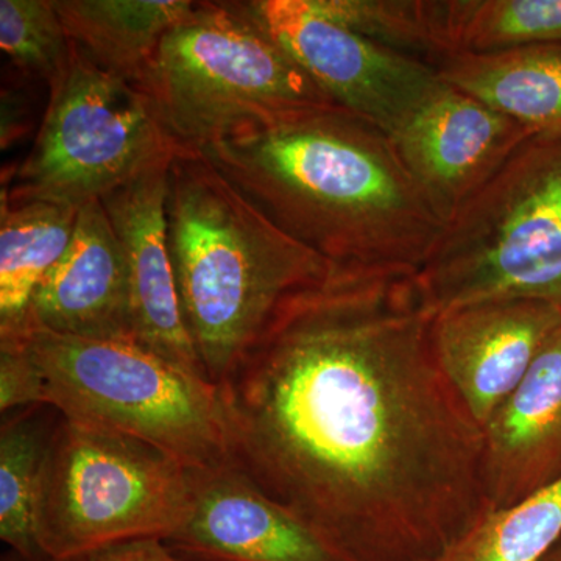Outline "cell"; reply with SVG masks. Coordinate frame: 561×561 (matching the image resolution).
Instances as JSON below:
<instances>
[{"instance_id":"1","label":"cell","mask_w":561,"mask_h":561,"mask_svg":"<svg viewBox=\"0 0 561 561\" xmlns=\"http://www.w3.org/2000/svg\"><path fill=\"white\" fill-rule=\"evenodd\" d=\"M415 273L341 268L220 386L228 454L351 561H431L493 512L483 431Z\"/></svg>"},{"instance_id":"2","label":"cell","mask_w":561,"mask_h":561,"mask_svg":"<svg viewBox=\"0 0 561 561\" xmlns=\"http://www.w3.org/2000/svg\"><path fill=\"white\" fill-rule=\"evenodd\" d=\"M201 153L335 267L416 275L445 230L390 136L341 106L251 128Z\"/></svg>"},{"instance_id":"3","label":"cell","mask_w":561,"mask_h":561,"mask_svg":"<svg viewBox=\"0 0 561 561\" xmlns=\"http://www.w3.org/2000/svg\"><path fill=\"white\" fill-rule=\"evenodd\" d=\"M165 217L181 316L216 389L339 268L280 231L201 151L172 158Z\"/></svg>"},{"instance_id":"4","label":"cell","mask_w":561,"mask_h":561,"mask_svg":"<svg viewBox=\"0 0 561 561\" xmlns=\"http://www.w3.org/2000/svg\"><path fill=\"white\" fill-rule=\"evenodd\" d=\"M136 87L169 138L190 151L337 106L239 2H195Z\"/></svg>"},{"instance_id":"5","label":"cell","mask_w":561,"mask_h":561,"mask_svg":"<svg viewBox=\"0 0 561 561\" xmlns=\"http://www.w3.org/2000/svg\"><path fill=\"white\" fill-rule=\"evenodd\" d=\"M430 311L494 300L561 308V136H531L443 230L415 275Z\"/></svg>"},{"instance_id":"6","label":"cell","mask_w":561,"mask_h":561,"mask_svg":"<svg viewBox=\"0 0 561 561\" xmlns=\"http://www.w3.org/2000/svg\"><path fill=\"white\" fill-rule=\"evenodd\" d=\"M18 339L38 368L43 405L62 419L150 443L187 468L230 460L219 390L138 343L28 327Z\"/></svg>"},{"instance_id":"7","label":"cell","mask_w":561,"mask_h":561,"mask_svg":"<svg viewBox=\"0 0 561 561\" xmlns=\"http://www.w3.org/2000/svg\"><path fill=\"white\" fill-rule=\"evenodd\" d=\"M190 468L150 443L62 419L51 435L36 537L49 561L171 540L190 507Z\"/></svg>"},{"instance_id":"8","label":"cell","mask_w":561,"mask_h":561,"mask_svg":"<svg viewBox=\"0 0 561 561\" xmlns=\"http://www.w3.org/2000/svg\"><path fill=\"white\" fill-rule=\"evenodd\" d=\"M179 150L146 94L72 44L68 73L50 91L35 144L2 195L80 209Z\"/></svg>"},{"instance_id":"9","label":"cell","mask_w":561,"mask_h":561,"mask_svg":"<svg viewBox=\"0 0 561 561\" xmlns=\"http://www.w3.org/2000/svg\"><path fill=\"white\" fill-rule=\"evenodd\" d=\"M261 25L335 105L391 136L443 84L431 62L376 43L330 20L311 0H250Z\"/></svg>"},{"instance_id":"10","label":"cell","mask_w":561,"mask_h":561,"mask_svg":"<svg viewBox=\"0 0 561 561\" xmlns=\"http://www.w3.org/2000/svg\"><path fill=\"white\" fill-rule=\"evenodd\" d=\"M531 136L518 122L443 80L390 139L421 197L446 227Z\"/></svg>"},{"instance_id":"11","label":"cell","mask_w":561,"mask_h":561,"mask_svg":"<svg viewBox=\"0 0 561 561\" xmlns=\"http://www.w3.org/2000/svg\"><path fill=\"white\" fill-rule=\"evenodd\" d=\"M190 507L168 548L190 561H351L231 460L190 468Z\"/></svg>"},{"instance_id":"12","label":"cell","mask_w":561,"mask_h":561,"mask_svg":"<svg viewBox=\"0 0 561 561\" xmlns=\"http://www.w3.org/2000/svg\"><path fill=\"white\" fill-rule=\"evenodd\" d=\"M560 328L561 308L551 302L482 301L437 313L434 341L443 370L483 427Z\"/></svg>"},{"instance_id":"13","label":"cell","mask_w":561,"mask_h":561,"mask_svg":"<svg viewBox=\"0 0 561 561\" xmlns=\"http://www.w3.org/2000/svg\"><path fill=\"white\" fill-rule=\"evenodd\" d=\"M172 158L151 165L101 202L127 256L135 343L209 382L184 327L169 254L165 201Z\"/></svg>"},{"instance_id":"14","label":"cell","mask_w":561,"mask_h":561,"mask_svg":"<svg viewBox=\"0 0 561 561\" xmlns=\"http://www.w3.org/2000/svg\"><path fill=\"white\" fill-rule=\"evenodd\" d=\"M28 327L135 342L127 256L101 201L79 209L68 251L33 291Z\"/></svg>"},{"instance_id":"15","label":"cell","mask_w":561,"mask_h":561,"mask_svg":"<svg viewBox=\"0 0 561 561\" xmlns=\"http://www.w3.org/2000/svg\"><path fill=\"white\" fill-rule=\"evenodd\" d=\"M482 431V482L493 511L560 481L561 328Z\"/></svg>"},{"instance_id":"16","label":"cell","mask_w":561,"mask_h":561,"mask_svg":"<svg viewBox=\"0 0 561 561\" xmlns=\"http://www.w3.org/2000/svg\"><path fill=\"white\" fill-rule=\"evenodd\" d=\"M434 68L446 83L535 136H561V44L446 55Z\"/></svg>"},{"instance_id":"17","label":"cell","mask_w":561,"mask_h":561,"mask_svg":"<svg viewBox=\"0 0 561 561\" xmlns=\"http://www.w3.org/2000/svg\"><path fill=\"white\" fill-rule=\"evenodd\" d=\"M66 35L99 68L138 83L190 0H54Z\"/></svg>"},{"instance_id":"18","label":"cell","mask_w":561,"mask_h":561,"mask_svg":"<svg viewBox=\"0 0 561 561\" xmlns=\"http://www.w3.org/2000/svg\"><path fill=\"white\" fill-rule=\"evenodd\" d=\"M79 209L0 195V337L28 328L33 291L65 256Z\"/></svg>"},{"instance_id":"19","label":"cell","mask_w":561,"mask_h":561,"mask_svg":"<svg viewBox=\"0 0 561 561\" xmlns=\"http://www.w3.org/2000/svg\"><path fill=\"white\" fill-rule=\"evenodd\" d=\"M431 11L440 58L561 44V0H442Z\"/></svg>"},{"instance_id":"20","label":"cell","mask_w":561,"mask_h":561,"mask_svg":"<svg viewBox=\"0 0 561 561\" xmlns=\"http://www.w3.org/2000/svg\"><path fill=\"white\" fill-rule=\"evenodd\" d=\"M22 409L0 427V538L22 560L41 556L36 524L54 430L38 412Z\"/></svg>"},{"instance_id":"21","label":"cell","mask_w":561,"mask_h":561,"mask_svg":"<svg viewBox=\"0 0 561 561\" xmlns=\"http://www.w3.org/2000/svg\"><path fill=\"white\" fill-rule=\"evenodd\" d=\"M561 540V479L486 515L431 561H541Z\"/></svg>"},{"instance_id":"22","label":"cell","mask_w":561,"mask_h":561,"mask_svg":"<svg viewBox=\"0 0 561 561\" xmlns=\"http://www.w3.org/2000/svg\"><path fill=\"white\" fill-rule=\"evenodd\" d=\"M0 47L24 72L46 81L54 90L65 80L72 43L54 0H2Z\"/></svg>"},{"instance_id":"23","label":"cell","mask_w":561,"mask_h":561,"mask_svg":"<svg viewBox=\"0 0 561 561\" xmlns=\"http://www.w3.org/2000/svg\"><path fill=\"white\" fill-rule=\"evenodd\" d=\"M330 20L402 54L438 60L431 0H311Z\"/></svg>"},{"instance_id":"24","label":"cell","mask_w":561,"mask_h":561,"mask_svg":"<svg viewBox=\"0 0 561 561\" xmlns=\"http://www.w3.org/2000/svg\"><path fill=\"white\" fill-rule=\"evenodd\" d=\"M43 405V381L27 351L14 337H0V411Z\"/></svg>"},{"instance_id":"25","label":"cell","mask_w":561,"mask_h":561,"mask_svg":"<svg viewBox=\"0 0 561 561\" xmlns=\"http://www.w3.org/2000/svg\"><path fill=\"white\" fill-rule=\"evenodd\" d=\"M84 561H190L176 556L161 540H142L117 546Z\"/></svg>"},{"instance_id":"26","label":"cell","mask_w":561,"mask_h":561,"mask_svg":"<svg viewBox=\"0 0 561 561\" xmlns=\"http://www.w3.org/2000/svg\"><path fill=\"white\" fill-rule=\"evenodd\" d=\"M541 561H561V542H559L556 548L551 549V551L546 553L545 559Z\"/></svg>"},{"instance_id":"27","label":"cell","mask_w":561,"mask_h":561,"mask_svg":"<svg viewBox=\"0 0 561 561\" xmlns=\"http://www.w3.org/2000/svg\"><path fill=\"white\" fill-rule=\"evenodd\" d=\"M560 542H561V540H560Z\"/></svg>"}]
</instances>
